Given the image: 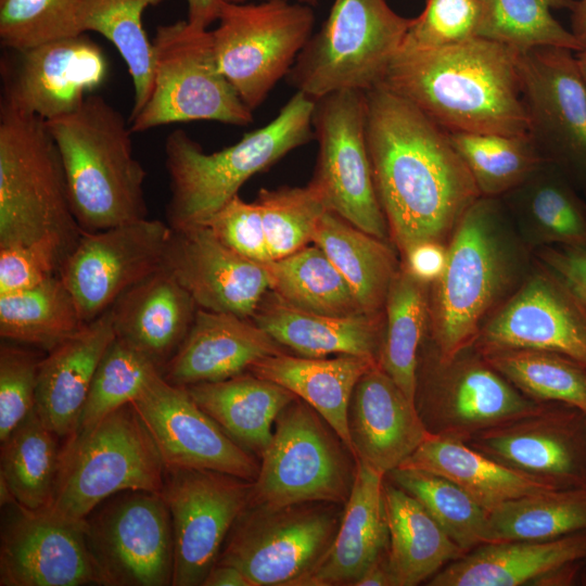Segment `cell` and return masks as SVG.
<instances>
[{
  "instance_id": "obj_50",
  "label": "cell",
  "mask_w": 586,
  "mask_h": 586,
  "mask_svg": "<svg viewBox=\"0 0 586 586\" xmlns=\"http://www.w3.org/2000/svg\"><path fill=\"white\" fill-rule=\"evenodd\" d=\"M84 0H0L2 48L22 49L84 34Z\"/></svg>"
},
{
  "instance_id": "obj_44",
  "label": "cell",
  "mask_w": 586,
  "mask_h": 586,
  "mask_svg": "<svg viewBox=\"0 0 586 586\" xmlns=\"http://www.w3.org/2000/svg\"><path fill=\"white\" fill-rule=\"evenodd\" d=\"M166 0H84V33L106 38L127 65L133 88L130 116L146 102L153 74V43L143 27L144 11Z\"/></svg>"
},
{
  "instance_id": "obj_45",
  "label": "cell",
  "mask_w": 586,
  "mask_h": 586,
  "mask_svg": "<svg viewBox=\"0 0 586 586\" xmlns=\"http://www.w3.org/2000/svg\"><path fill=\"white\" fill-rule=\"evenodd\" d=\"M476 37L497 41L520 52L538 47L581 52L575 35L552 15V10H572L576 0H479Z\"/></svg>"
},
{
  "instance_id": "obj_49",
  "label": "cell",
  "mask_w": 586,
  "mask_h": 586,
  "mask_svg": "<svg viewBox=\"0 0 586 586\" xmlns=\"http://www.w3.org/2000/svg\"><path fill=\"white\" fill-rule=\"evenodd\" d=\"M258 204L271 259L291 255L313 242L322 215L328 211L311 187L262 189Z\"/></svg>"
},
{
  "instance_id": "obj_51",
  "label": "cell",
  "mask_w": 586,
  "mask_h": 586,
  "mask_svg": "<svg viewBox=\"0 0 586 586\" xmlns=\"http://www.w3.org/2000/svg\"><path fill=\"white\" fill-rule=\"evenodd\" d=\"M479 18V0H426L421 14L412 18L400 49H434L463 42L476 37Z\"/></svg>"
},
{
  "instance_id": "obj_16",
  "label": "cell",
  "mask_w": 586,
  "mask_h": 586,
  "mask_svg": "<svg viewBox=\"0 0 586 586\" xmlns=\"http://www.w3.org/2000/svg\"><path fill=\"white\" fill-rule=\"evenodd\" d=\"M252 486L253 481L211 470H166L161 493L173 524V586L203 584L249 506Z\"/></svg>"
},
{
  "instance_id": "obj_2",
  "label": "cell",
  "mask_w": 586,
  "mask_h": 586,
  "mask_svg": "<svg viewBox=\"0 0 586 586\" xmlns=\"http://www.w3.org/2000/svg\"><path fill=\"white\" fill-rule=\"evenodd\" d=\"M520 51L474 37L434 49H399L382 86L447 132L528 133Z\"/></svg>"
},
{
  "instance_id": "obj_46",
  "label": "cell",
  "mask_w": 586,
  "mask_h": 586,
  "mask_svg": "<svg viewBox=\"0 0 586 586\" xmlns=\"http://www.w3.org/2000/svg\"><path fill=\"white\" fill-rule=\"evenodd\" d=\"M483 356L530 398L565 404L586 415L584 366L558 354L530 349H505Z\"/></svg>"
},
{
  "instance_id": "obj_18",
  "label": "cell",
  "mask_w": 586,
  "mask_h": 586,
  "mask_svg": "<svg viewBox=\"0 0 586 586\" xmlns=\"http://www.w3.org/2000/svg\"><path fill=\"white\" fill-rule=\"evenodd\" d=\"M1 586H84L113 582L98 558L88 522H73L14 502L0 545Z\"/></svg>"
},
{
  "instance_id": "obj_27",
  "label": "cell",
  "mask_w": 586,
  "mask_h": 586,
  "mask_svg": "<svg viewBox=\"0 0 586 586\" xmlns=\"http://www.w3.org/2000/svg\"><path fill=\"white\" fill-rule=\"evenodd\" d=\"M282 346L252 319L198 309L177 353L162 371L178 386L222 381L241 374Z\"/></svg>"
},
{
  "instance_id": "obj_61",
  "label": "cell",
  "mask_w": 586,
  "mask_h": 586,
  "mask_svg": "<svg viewBox=\"0 0 586 586\" xmlns=\"http://www.w3.org/2000/svg\"><path fill=\"white\" fill-rule=\"evenodd\" d=\"M576 58L578 61L581 73L583 75V78L586 85V51L577 52Z\"/></svg>"
},
{
  "instance_id": "obj_30",
  "label": "cell",
  "mask_w": 586,
  "mask_h": 586,
  "mask_svg": "<svg viewBox=\"0 0 586 586\" xmlns=\"http://www.w3.org/2000/svg\"><path fill=\"white\" fill-rule=\"evenodd\" d=\"M110 309L116 337L163 371L186 339L199 308L177 280L160 268L125 291Z\"/></svg>"
},
{
  "instance_id": "obj_19",
  "label": "cell",
  "mask_w": 586,
  "mask_h": 586,
  "mask_svg": "<svg viewBox=\"0 0 586 586\" xmlns=\"http://www.w3.org/2000/svg\"><path fill=\"white\" fill-rule=\"evenodd\" d=\"M171 227L142 218L82 232L60 277L87 323L109 310L129 288L162 268Z\"/></svg>"
},
{
  "instance_id": "obj_1",
  "label": "cell",
  "mask_w": 586,
  "mask_h": 586,
  "mask_svg": "<svg viewBox=\"0 0 586 586\" xmlns=\"http://www.w3.org/2000/svg\"><path fill=\"white\" fill-rule=\"evenodd\" d=\"M367 143L378 199L400 259L447 245L481 195L448 132L382 85L367 91Z\"/></svg>"
},
{
  "instance_id": "obj_33",
  "label": "cell",
  "mask_w": 586,
  "mask_h": 586,
  "mask_svg": "<svg viewBox=\"0 0 586 586\" xmlns=\"http://www.w3.org/2000/svg\"><path fill=\"white\" fill-rule=\"evenodd\" d=\"M500 199L531 250L586 249V203L556 166L545 163Z\"/></svg>"
},
{
  "instance_id": "obj_12",
  "label": "cell",
  "mask_w": 586,
  "mask_h": 586,
  "mask_svg": "<svg viewBox=\"0 0 586 586\" xmlns=\"http://www.w3.org/2000/svg\"><path fill=\"white\" fill-rule=\"evenodd\" d=\"M415 405L432 435L468 442L536 411L544 403L523 394L473 347L441 360L431 345L422 343Z\"/></svg>"
},
{
  "instance_id": "obj_41",
  "label": "cell",
  "mask_w": 586,
  "mask_h": 586,
  "mask_svg": "<svg viewBox=\"0 0 586 586\" xmlns=\"http://www.w3.org/2000/svg\"><path fill=\"white\" fill-rule=\"evenodd\" d=\"M586 531V487L550 489L487 511L485 543L544 542Z\"/></svg>"
},
{
  "instance_id": "obj_62",
  "label": "cell",
  "mask_w": 586,
  "mask_h": 586,
  "mask_svg": "<svg viewBox=\"0 0 586 586\" xmlns=\"http://www.w3.org/2000/svg\"><path fill=\"white\" fill-rule=\"evenodd\" d=\"M225 1L232 2V3H244V2H250V1H253V0H225ZM290 1L313 7V5L318 4V2L320 0H290Z\"/></svg>"
},
{
  "instance_id": "obj_13",
  "label": "cell",
  "mask_w": 586,
  "mask_h": 586,
  "mask_svg": "<svg viewBox=\"0 0 586 586\" xmlns=\"http://www.w3.org/2000/svg\"><path fill=\"white\" fill-rule=\"evenodd\" d=\"M341 504L250 505L234 522L217 563L241 570L252 586H300L330 547Z\"/></svg>"
},
{
  "instance_id": "obj_57",
  "label": "cell",
  "mask_w": 586,
  "mask_h": 586,
  "mask_svg": "<svg viewBox=\"0 0 586 586\" xmlns=\"http://www.w3.org/2000/svg\"><path fill=\"white\" fill-rule=\"evenodd\" d=\"M188 16L187 21L201 28H208L213 22H217L221 5L225 0H186Z\"/></svg>"
},
{
  "instance_id": "obj_9",
  "label": "cell",
  "mask_w": 586,
  "mask_h": 586,
  "mask_svg": "<svg viewBox=\"0 0 586 586\" xmlns=\"http://www.w3.org/2000/svg\"><path fill=\"white\" fill-rule=\"evenodd\" d=\"M152 43L151 91L142 109L129 116L133 133L193 120L239 127L253 123V112L218 67L212 30L178 21L158 26Z\"/></svg>"
},
{
  "instance_id": "obj_59",
  "label": "cell",
  "mask_w": 586,
  "mask_h": 586,
  "mask_svg": "<svg viewBox=\"0 0 586 586\" xmlns=\"http://www.w3.org/2000/svg\"><path fill=\"white\" fill-rule=\"evenodd\" d=\"M354 586H395L386 551L360 575Z\"/></svg>"
},
{
  "instance_id": "obj_28",
  "label": "cell",
  "mask_w": 586,
  "mask_h": 586,
  "mask_svg": "<svg viewBox=\"0 0 586 586\" xmlns=\"http://www.w3.org/2000/svg\"><path fill=\"white\" fill-rule=\"evenodd\" d=\"M116 334L111 309L41 358L36 410L59 437L77 429L93 377Z\"/></svg>"
},
{
  "instance_id": "obj_32",
  "label": "cell",
  "mask_w": 586,
  "mask_h": 586,
  "mask_svg": "<svg viewBox=\"0 0 586 586\" xmlns=\"http://www.w3.org/2000/svg\"><path fill=\"white\" fill-rule=\"evenodd\" d=\"M375 366L380 365L355 355L315 358L281 353L263 358L249 371L281 385L311 406L353 455L348 430L351 398L358 380Z\"/></svg>"
},
{
  "instance_id": "obj_20",
  "label": "cell",
  "mask_w": 586,
  "mask_h": 586,
  "mask_svg": "<svg viewBox=\"0 0 586 586\" xmlns=\"http://www.w3.org/2000/svg\"><path fill=\"white\" fill-rule=\"evenodd\" d=\"M521 285L483 323L473 348L558 354L586 368V310L568 286L536 262Z\"/></svg>"
},
{
  "instance_id": "obj_26",
  "label": "cell",
  "mask_w": 586,
  "mask_h": 586,
  "mask_svg": "<svg viewBox=\"0 0 586 586\" xmlns=\"http://www.w3.org/2000/svg\"><path fill=\"white\" fill-rule=\"evenodd\" d=\"M353 455L386 476L431 435L412 403L380 367L357 382L348 407Z\"/></svg>"
},
{
  "instance_id": "obj_54",
  "label": "cell",
  "mask_w": 586,
  "mask_h": 586,
  "mask_svg": "<svg viewBox=\"0 0 586 586\" xmlns=\"http://www.w3.org/2000/svg\"><path fill=\"white\" fill-rule=\"evenodd\" d=\"M204 226L220 242L243 257L264 265L272 260L267 245L262 213L255 201L247 203L235 195Z\"/></svg>"
},
{
  "instance_id": "obj_24",
  "label": "cell",
  "mask_w": 586,
  "mask_h": 586,
  "mask_svg": "<svg viewBox=\"0 0 586 586\" xmlns=\"http://www.w3.org/2000/svg\"><path fill=\"white\" fill-rule=\"evenodd\" d=\"M162 268L204 310L251 319L270 290L266 264L230 250L204 225L171 228Z\"/></svg>"
},
{
  "instance_id": "obj_35",
  "label": "cell",
  "mask_w": 586,
  "mask_h": 586,
  "mask_svg": "<svg viewBox=\"0 0 586 586\" xmlns=\"http://www.w3.org/2000/svg\"><path fill=\"white\" fill-rule=\"evenodd\" d=\"M187 390L230 437L259 456L271 441L279 413L296 398L281 385L251 371L222 381L193 384Z\"/></svg>"
},
{
  "instance_id": "obj_5",
  "label": "cell",
  "mask_w": 586,
  "mask_h": 586,
  "mask_svg": "<svg viewBox=\"0 0 586 586\" xmlns=\"http://www.w3.org/2000/svg\"><path fill=\"white\" fill-rule=\"evenodd\" d=\"M314 105L315 100L296 91L271 122L213 153L204 152L182 129L169 132L165 140L167 224L171 228L205 225L252 176L313 140Z\"/></svg>"
},
{
  "instance_id": "obj_43",
  "label": "cell",
  "mask_w": 586,
  "mask_h": 586,
  "mask_svg": "<svg viewBox=\"0 0 586 586\" xmlns=\"http://www.w3.org/2000/svg\"><path fill=\"white\" fill-rule=\"evenodd\" d=\"M482 196L501 198L547 163L528 133L448 132Z\"/></svg>"
},
{
  "instance_id": "obj_52",
  "label": "cell",
  "mask_w": 586,
  "mask_h": 586,
  "mask_svg": "<svg viewBox=\"0 0 586 586\" xmlns=\"http://www.w3.org/2000/svg\"><path fill=\"white\" fill-rule=\"evenodd\" d=\"M37 353L8 343L0 347V442L36 407L39 365Z\"/></svg>"
},
{
  "instance_id": "obj_22",
  "label": "cell",
  "mask_w": 586,
  "mask_h": 586,
  "mask_svg": "<svg viewBox=\"0 0 586 586\" xmlns=\"http://www.w3.org/2000/svg\"><path fill=\"white\" fill-rule=\"evenodd\" d=\"M466 443L555 489L586 487V415L572 406L546 402Z\"/></svg>"
},
{
  "instance_id": "obj_15",
  "label": "cell",
  "mask_w": 586,
  "mask_h": 586,
  "mask_svg": "<svg viewBox=\"0 0 586 586\" xmlns=\"http://www.w3.org/2000/svg\"><path fill=\"white\" fill-rule=\"evenodd\" d=\"M572 52L522 51L519 71L528 135L544 160L586 192V85Z\"/></svg>"
},
{
  "instance_id": "obj_36",
  "label": "cell",
  "mask_w": 586,
  "mask_h": 586,
  "mask_svg": "<svg viewBox=\"0 0 586 586\" xmlns=\"http://www.w3.org/2000/svg\"><path fill=\"white\" fill-rule=\"evenodd\" d=\"M400 468L423 470L453 481L486 511L510 499L555 489L494 460L463 441L432 434Z\"/></svg>"
},
{
  "instance_id": "obj_8",
  "label": "cell",
  "mask_w": 586,
  "mask_h": 586,
  "mask_svg": "<svg viewBox=\"0 0 586 586\" xmlns=\"http://www.w3.org/2000/svg\"><path fill=\"white\" fill-rule=\"evenodd\" d=\"M411 22L386 0H334L286 79L313 100L343 90L367 92L382 84Z\"/></svg>"
},
{
  "instance_id": "obj_25",
  "label": "cell",
  "mask_w": 586,
  "mask_h": 586,
  "mask_svg": "<svg viewBox=\"0 0 586 586\" xmlns=\"http://www.w3.org/2000/svg\"><path fill=\"white\" fill-rule=\"evenodd\" d=\"M586 563V531L544 542L485 543L433 575L429 586H566Z\"/></svg>"
},
{
  "instance_id": "obj_6",
  "label": "cell",
  "mask_w": 586,
  "mask_h": 586,
  "mask_svg": "<svg viewBox=\"0 0 586 586\" xmlns=\"http://www.w3.org/2000/svg\"><path fill=\"white\" fill-rule=\"evenodd\" d=\"M82 232L47 122L0 104V247L51 239L74 250Z\"/></svg>"
},
{
  "instance_id": "obj_55",
  "label": "cell",
  "mask_w": 586,
  "mask_h": 586,
  "mask_svg": "<svg viewBox=\"0 0 586 586\" xmlns=\"http://www.w3.org/2000/svg\"><path fill=\"white\" fill-rule=\"evenodd\" d=\"M535 259L560 279L586 310V249L543 246Z\"/></svg>"
},
{
  "instance_id": "obj_7",
  "label": "cell",
  "mask_w": 586,
  "mask_h": 586,
  "mask_svg": "<svg viewBox=\"0 0 586 586\" xmlns=\"http://www.w3.org/2000/svg\"><path fill=\"white\" fill-rule=\"evenodd\" d=\"M165 474L148 429L128 404L66 438L54 491L43 510L63 520L86 521L113 495L129 491L161 493Z\"/></svg>"
},
{
  "instance_id": "obj_23",
  "label": "cell",
  "mask_w": 586,
  "mask_h": 586,
  "mask_svg": "<svg viewBox=\"0 0 586 586\" xmlns=\"http://www.w3.org/2000/svg\"><path fill=\"white\" fill-rule=\"evenodd\" d=\"M88 530L113 585H173V524L162 493L126 492Z\"/></svg>"
},
{
  "instance_id": "obj_48",
  "label": "cell",
  "mask_w": 586,
  "mask_h": 586,
  "mask_svg": "<svg viewBox=\"0 0 586 586\" xmlns=\"http://www.w3.org/2000/svg\"><path fill=\"white\" fill-rule=\"evenodd\" d=\"M158 373L149 357L115 336L98 366L75 432L131 404Z\"/></svg>"
},
{
  "instance_id": "obj_10",
  "label": "cell",
  "mask_w": 586,
  "mask_h": 586,
  "mask_svg": "<svg viewBox=\"0 0 586 586\" xmlns=\"http://www.w3.org/2000/svg\"><path fill=\"white\" fill-rule=\"evenodd\" d=\"M348 455L352 453L323 418L296 397L275 422L271 441L260 455L250 505H344L356 471Z\"/></svg>"
},
{
  "instance_id": "obj_21",
  "label": "cell",
  "mask_w": 586,
  "mask_h": 586,
  "mask_svg": "<svg viewBox=\"0 0 586 586\" xmlns=\"http://www.w3.org/2000/svg\"><path fill=\"white\" fill-rule=\"evenodd\" d=\"M166 470L200 469L254 481L259 463L192 398L156 374L132 403Z\"/></svg>"
},
{
  "instance_id": "obj_3",
  "label": "cell",
  "mask_w": 586,
  "mask_h": 586,
  "mask_svg": "<svg viewBox=\"0 0 586 586\" xmlns=\"http://www.w3.org/2000/svg\"><path fill=\"white\" fill-rule=\"evenodd\" d=\"M530 251L500 198L480 196L464 212L430 290L426 333L441 360L473 346L485 320L532 270Z\"/></svg>"
},
{
  "instance_id": "obj_53",
  "label": "cell",
  "mask_w": 586,
  "mask_h": 586,
  "mask_svg": "<svg viewBox=\"0 0 586 586\" xmlns=\"http://www.w3.org/2000/svg\"><path fill=\"white\" fill-rule=\"evenodd\" d=\"M72 251L51 239L0 247V295L26 290L59 276Z\"/></svg>"
},
{
  "instance_id": "obj_11",
  "label": "cell",
  "mask_w": 586,
  "mask_h": 586,
  "mask_svg": "<svg viewBox=\"0 0 586 586\" xmlns=\"http://www.w3.org/2000/svg\"><path fill=\"white\" fill-rule=\"evenodd\" d=\"M314 24L311 7L290 0L224 1L212 30L216 61L252 112L288 76Z\"/></svg>"
},
{
  "instance_id": "obj_29",
  "label": "cell",
  "mask_w": 586,
  "mask_h": 586,
  "mask_svg": "<svg viewBox=\"0 0 586 586\" xmlns=\"http://www.w3.org/2000/svg\"><path fill=\"white\" fill-rule=\"evenodd\" d=\"M384 480L385 475L356 460L353 486L336 534L300 586L354 585L387 550Z\"/></svg>"
},
{
  "instance_id": "obj_56",
  "label": "cell",
  "mask_w": 586,
  "mask_h": 586,
  "mask_svg": "<svg viewBox=\"0 0 586 586\" xmlns=\"http://www.w3.org/2000/svg\"><path fill=\"white\" fill-rule=\"evenodd\" d=\"M400 264L417 279L431 285L445 268L446 245L433 242L418 244L400 259Z\"/></svg>"
},
{
  "instance_id": "obj_60",
  "label": "cell",
  "mask_w": 586,
  "mask_h": 586,
  "mask_svg": "<svg viewBox=\"0 0 586 586\" xmlns=\"http://www.w3.org/2000/svg\"><path fill=\"white\" fill-rule=\"evenodd\" d=\"M572 33L582 44V51H586V0H576L571 10Z\"/></svg>"
},
{
  "instance_id": "obj_34",
  "label": "cell",
  "mask_w": 586,
  "mask_h": 586,
  "mask_svg": "<svg viewBox=\"0 0 586 586\" xmlns=\"http://www.w3.org/2000/svg\"><path fill=\"white\" fill-rule=\"evenodd\" d=\"M387 563L395 586H416L466 552L411 495L384 480Z\"/></svg>"
},
{
  "instance_id": "obj_58",
  "label": "cell",
  "mask_w": 586,
  "mask_h": 586,
  "mask_svg": "<svg viewBox=\"0 0 586 586\" xmlns=\"http://www.w3.org/2000/svg\"><path fill=\"white\" fill-rule=\"evenodd\" d=\"M203 586H252L245 574L238 568L216 563L206 575Z\"/></svg>"
},
{
  "instance_id": "obj_38",
  "label": "cell",
  "mask_w": 586,
  "mask_h": 586,
  "mask_svg": "<svg viewBox=\"0 0 586 586\" xmlns=\"http://www.w3.org/2000/svg\"><path fill=\"white\" fill-rule=\"evenodd\" d=\"M429 285L400 264L384 305L379 365L412 403L419 351L429 326Z\"/></svg>"
},
{
  "instance_id": "obj_17",
  "label": "cell",
  "mask_w": 586,
  "mask_h": 586,
  "mask_svg": "<svg viewBox=\"0 0 586 586\" xmlns=\"http://www.w3.org/2000/svg\"><path fill=\"white\" fill-rule=\"evenodd\" d=\"M3 49L1 104L46 122L77 110L107 76L106 56L86 33Z\"/></svg>"
},
{
  "instance_id": "obj_40",
  "label": "cell",
  "mask_w": 586,
  "mask_h": 586,
  "mask_svg": "<svg viewBox=\"0 0 586 586\" xmlns=\"http://www.w3.org/2000/svg\"><path fill=\"white\" fill-rule=\"evenodd\" d=\"M270 290L285 304L314 314H365L348 282L316 244L266 264Z\"/></svg>"
},
{
  "instance_id": "obj_37",
  "label": "cell",
  "mask_w": 586,
  "mask_h": 586,
  "mask_svg": "<svg viewBox=\"0 0 586 586\" xmlns=\"http://www.w3.org/2000/svg\"><path fill=\"white\" fill-rule=\"evenodd\" d=\"M313 242L348 282L362 311L382 314L390 285L400 267L388 242L358 229L330 211L320 218Z\"/></svg>"
},
{
  "instance_id": "obj_39",
  "label": "cell",
  "mask_w": 586,
  "mask_h": 586,
  "mask_svg": "<svg viewBox=\"0 0 586 586\" xmlns=\"http://www.w3.org/2000/svg\"><path fill=\"white\" fill-rule=\"evenodd\" d=\"M85 324L60 275L36 286L0 295V335L4 341L48 353Z\"/></svg>"
},
{
  "instance_id": "obj_31",
  "label": "cell",
  "mask_w": 586,
  "mask_h": 586,
  "mask_svg": "<svg viewBox=\"0 0 586 586\" xmlns=\"http://www.w3.org/2000/svg\"><path fill=\"white\" fill-rule=\"evenodd\" d=\"M267 293L251 319L281 346L304 357L355 355L379 364L384 311L380 315L327 316L294 308L271 291Z\"/></svg>"
},
{
  "instance_id": "obj_14",
  "label": "cell",
  "mask_w": 586,
  "mask_h": 586,
  "mask_svg": "<svg viewBox=\"0 0 586 586\" xmlns=\"http://www.w3.org/2000/svg\"><path fill=\"white\" fill-rule=\"evenodd\" d=\"M313 129L318 157L308 184L328 211L388 242L367 143V92L343 90L315 100Z\"/></svg>"
},
{
  "instance_id": "obj_47",
  "label": "cell",
  "mask_w": 586,
  "mask_h": 586,
  "mask_svg": "<svg viewBox=\"0 0 586 586\" xmlns=\"http://www.w3.org/2000/svg\"><path fill=\"white\" fill-rule=\"evenodd\" d=\"M386 477L416 498L466 553L484 544L487 511L456 483L435 473L400 467Z\"/></svg>"
},
{
  "instance_id": "obj_42",
  "label": "cell",
  "mask_w": 586,
  "mask_h": 586,
  "mask_svg": "<svg viewBox=\"0 0 586 586\" xmlns=\"http://www.w3.org/2000/svg\"><path fill=\"white\" fill-rule=\"evenodd\" d=\"M55 436L35 407L1 442L0 480L23 508L44 509L51 500L61 455Z\"/></svg>"
},
{
  "instance_id": "obj_4",
  "label": "cell",
  "mask_w": 586,
  "mask_h": 586,
  "mask_svg": "<svg viewBox=\"0 0 586 586\" xmlns=\"http://www.w3.org/2000/svg\"><path fill=\"white\" fill-rule=\"evenodd\" d=\"M63 164L73 213L85 232L146 218V171L129 120L99 94L47 122Z\"/></svg>"
}]
</instances>
